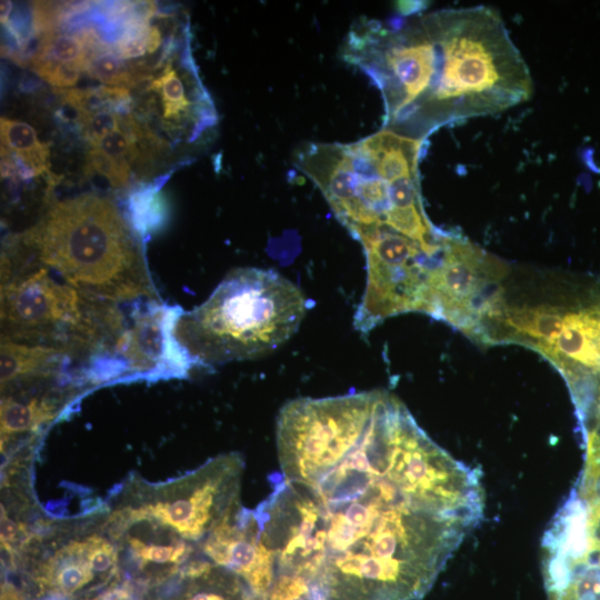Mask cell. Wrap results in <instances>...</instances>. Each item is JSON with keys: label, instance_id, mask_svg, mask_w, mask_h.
Segmentation results:
<instances>
[{"label": "cell", "instance_id": "6da1fadb", "mask_svg": "<svg viewBox=\"0 0 600 600\" xmlns=\"http://www.w3.org/2000/svg\"><path fill=\"white\" fill-rule=\"evenodd\" d=\"M272 481L278 556L328 600L421 599L483 511L478 471L419 428Z\"/></svg>", "mask_w": 600, "mask_h": 600}, {"label": "cell", "instance_id": "7a4b0ae2", "mask_svg": "<svg viewBox=\"0 0 600 600\" xmlns=\"http://www.w3.org/2000/svg\"><path fill=\"white\" fill-rule=\"evenodd\" d=\"M340 54L379 89L383 128L417 140L443 126L504 111L533 91L504 21L486 6L386 22L361 17Z\"/></svg>", "mask_w": 600, "mask_h": 600}, {"label": "cell", "instance_id": "3957f363", "mask_svg": "<svg viewBox=\"0 0 600 600\" xmlns=\"http://www.w3.org/2000/svg\"><path fill=\"white\" fill-rule=\"evenodd\" d=\"M423 142L383 128L350 143L304 142L292 159L360 243L402 236L437 244L446 231L431 223L423 207L419 177Z\"/></svg>", "mask_w": 600, "mask_h": 600}, {"label": "cell", "instance_id": "277c9868", "mask_svg": "<svg viewBox=\"0 0 600 600\" xmlns=\"http://www.w3.org/2000/svg\"><path fill=\"white\" fill-rule=\"evenodd\" d=\"M132 229L110 199L81 194L53 204L21 234L30 251L23 261L1 257V266L47 268L91 300L158 301Z\"/></svg>", "mask_w": 600, "mask_h": 600}, {"label": "cell", "instance_id": "5b68a950", "mask_svg": "<svg viewBox=\"0 0 600 600\" xmlns=\"http://www.w3.org/2000/svg\"><path fill=\"white\" fill-rule=\"evenodd\" d=\"M307 308L301 290L278 272L238 268L202 304L180 311L172 333L192 363L253 359L284 343Z\"/></svg>", "mask_w": 600, "mask_h": 600}, {"label": "cell", "instance_id": "8992f818", "mask_svg": "<svg viewBox=\"0 0 600 600\" xmlns=\"http://www.w3.org/2000/svg\"><path fill=\"white\" fill-rule=\"evenodd\" d=\"M114 310V303L84 297L47 268H1V339L77 356L109 339Z\"/></svg>", "mask_w": 600, "mask_h": 600}, {"label": "cell", "instance_id": "52a82bcc", "mask_svg": "<svg viewBox=\"0 0 600 600\" xmlns=\"http://www.w3.org/2000/svg\"><path fill=\"white\" fill-rule=\"evenodd\" d=\"M240 474L241 462L237 456L219 458L184 481L174 499L130 510L129 517L133 521L156 520L183 538L198 540L236 508Z\"/></svg>", "mask_w": 600, "mask_h": 600}, {"label": "cell", "instance_id": "ba28073f", "mask_svg": "<svg viewBox=\"0 0 600 600\" xmlns=\"http://www.w3.org/2000/svg\"><path fill=\"white\" fill-rule=\"evenodd\" d=\"M231 510L209 533L204 553L217 564L243 578L257 594L267 597L276 573L273 551L267 546L257 512Z\"/></svg>", "mask_w": 600, "mask_h": 600}, {"label": "cell", "instance_id": "9c48e42d", "mask_svg": "<svg viewBox=\"0 0 600 600\" xmlns=\"http://www.w3.org/2000/svg\"><path fill=\"white\" fill-rule=\"evenodd\" d=\"M71 356L68 350L58 347L1 339V389L13 382L48 378L59 371Z\"/></svg>", "mask_w": 600, "mask_h": 600}, {"label": "cell", "instance_id": "30bf717a", "mask_svg": "<svg viewBox=\"0 0 600 600\" xmlns=\"http://www.w3.org/2000/svg\"><path fill=\"white\" fill-rule=\"evenodd\" d=\"M89 558L87 540H74L56 551L37 571L39 586L51 592L71 596L96 578Z\"/></svg>", "mask_w": 600, "mask_h": 600}, {"label": "cell", "instance_id": "8fae6325", "mask_svg": "<svg viewBox=\"0 0 600 600\" xmlns=\"http://www.w3.org/2000/svg\"><path fill=\"white\" fill-rule=\"evenodd\" d=\"M0 133L2 159L13 163L20 178L27 179L48 171L49 147L39 140L30 124L1 118Z\"/></svg>", "mask_w": 600, "mask_h": 600}, {"label": "cell", "instance_id": "7c38bea8", "mask_svg": "<svg viewBox=\"0 0 600 600\" xmlns=\"http://www.w3.org/2000/svg\"><path fill=\"white\" fill-rule=\"evenodd\" d=\"M57 402L47 397H33L19 401L2 397L0 406L1 443L16 434L32 432L54 419Z\"/></svg>", "mask_w": 600, "mask_h": 600}, {"label": "cell", "instance_id": "4fadbf2b", "mask_svg": "<svg viewBox=\"0 0 600 600\" xmlns=\"http://www.w3.org/2000/svg\"><path fill=\"white\" fill-rule=\"evenodd\" d=\"M59 93L76 110L77 118L104 111H129L130 94L127 88L101 86L91 89H62Z\"/></svg>", "mask_w": 600, "mask_h": 600}, {"label": "cell", "instance_id": "5bb4252c", "mask_svg": "<svg viewBox=\"0 0 600 600\" xmlns=\"http://www.w3.org/2000/svg\"><path fill=\"white\" fill-rule=\"evenodd\" d=\"M86 72L104 84L127 89L144 77L137 67L122 59L114 50L107 49V44L89 54Z\"/></svg>", "mask_w": 600, "mask_h": 600}, {"label": "cell", "instance_id": "9a60e30c", "mask_svg": "<svg viewBox=\"0 0 600 600\" xmlns=\"http://www.w3.org/2000/svg\"><path fill=\"white\" fill-rule=\"evenodd\" d=\"M130 224L140 233L154 230L166 217L164 198L157 187H148L130 197Z\"/></svg>", "mask_w": 600, "mask_h": 600}, {"label": "cell", "instance_id": "2e32d148", "mask_svg": "<svg viewBox=\"0 0 600 600\" xmlns=\"http://www.w3.org/2000/svg\"><path fill=\"white\" fill-rule=\"evenodd\" d=\"M161 41V33L156 26H150L149 21H136L123 28L113 50L127 60L154 52Z\"/></svg>", "mask_w": 600, "mask_h": 600}, {"label": "cell", "instance_id": "e0dca14e", "mask_svg": "<svg viewBox=\"0 0 600 600\" xmlns=\"http://www.w3.org/2000/svg\"><path fill=\"white\" fill-rule=\"evenodd\" d=\"M129 544L142 562L180 563L190 552L189 547L182 541L174 544H148L138 538H130Z\"/></svg>", "mask_w": 600, "mask_h": 600}, {"label": "cell", "instance_id": "ac0fdd59", "mask_svg": "<svg viewBox=\"0 0 600 600\" xmlns=\"http://www.w3.org/2000/svg\"><path fill=\"white\" fill-rule=\"evenodd\" d=\"M128 116L113 111H104L91 116L78 117L77 121L90 147H93L108 134L121 129Z\"/></svg>", "mask_w": 600, "mask_h": 600}, {"label": "cell", "instance_id": "d6986e66", "mask_svg": "<svg viewBox=\"0 0 600 600\" xmlns=\"http://www.w3.org/2000/svg\"><path fill=\"white\" fill-rule=\"evenodd\" d=\"M87 172H97L113 187H124L130 177V166L116 161L98 147H91L86 158Z\"/></svg>", "mask_w": 600, "mask_h": 600}, {"label": "cell", "instance_id": "ffe728a7", "mask_svg": "<svg viewBox=\"0 0 600 600\" xmlns=\"http://www.w3.org/2000/svg\"><path fill=\"white\" fill-rule=\"evenodd\" d=\"M88 558L97 577H111L117 562V552L113 546L100 536L92 534L86 538Z\"/></svg>", "mask_w": 600, "mask_h": 600}, {"label": "cell", "instance_id": "44dd1931", "mask_svg": "<svg viewBox=\"0 0 600 600\" xmlns=\"http://www.w3.org/2000/svg\"><path fill=\"white\" fill-rule=\"evenodd\" d=\"M84 70L86 66L81 62L60 63L41 73L40 77L53 87L67 88L74 86Z\"/></svg>", "mask_w": 600, "mask_h": 600}, {"label": "cell", "instance_id": "7402d4cb", "mask_svg": "<svg viewBox=\"0 0 600 600\" xmlns=\"http://www.w3.org/2000/svg\"><path fill=\"white\" fill-rule=\"evenodd\" d=\"M0 522L1 548L6 549L8 552H11L12 543L16 541L18 534L22 530V527L9 518L3 506H1Z\"/></svg>", "mask_w": 600, "mask_h": 600}, {"label": "cell", "instance_id": "603a6c76", "mask_svg": "<svg viewBox=\"0 0 600 600\" xmlns=\"http://www.w3.org/2000/svg\"><path fill=\"white\" fill-rule=\"evenodd\" d=\"M88 600H132L128 591L123 589H113Z\"/></svg>", "mask_w": 600, "mask_h": 600}, {"label": "cell", "instance_id": "cb8c5ba5", "mask_svg": "<svg viewBox=\"0 0 600 600\" xmlns=\"http://www.w3.org/2000/svg\"><path fill=\"white\" fill-rule=\"evenodd\" d=\"M1 23H6L9 20L10 12L12 10V2L11 1H1Z\"/></svg>", "mask_w": 600, "mask_h": 600}]
</instances>
